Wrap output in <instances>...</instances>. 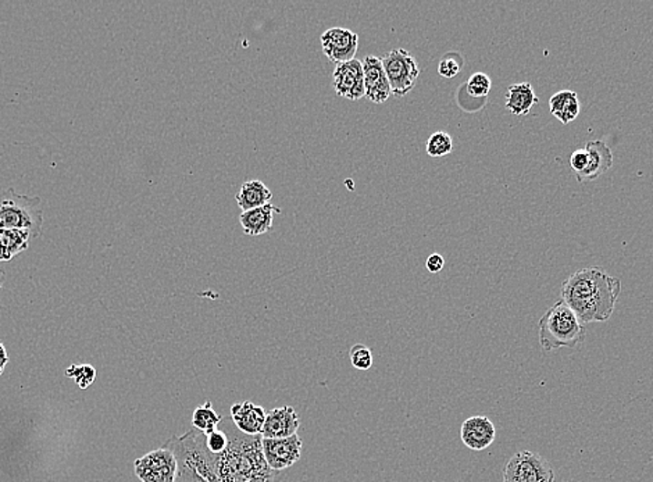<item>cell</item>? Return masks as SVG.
I'll return each mask as SVG.
<instances>
[{"label": "cell", "mask_w": 653, "mask_h": 482, "mask_svg": "<svg viewBox=\"0 0 653 482\" xmlns=\"http://www.w3.org/2000/svg\"><path fill=\"white\" fill-rule=\"evenodd\" d=\"M621 292V281L599 267H587L562 283V301L581 324L604 323L612 317Z\"/></svg>", "instance_id": "cell-1"}, {"label": "cell", "mask_w": 653, "mask_h": 482, "mask_svg": "<svg viewBox=\"0 0 653 482\" xmlns=\"http://www.w3.org/2000/svg\"><path fill=\"white\" fill-rule=\"evenodd\" d=\"M539 344L546 352L560 348H576L586 339V328L575 312L560 299L549 307L538 323Z\"/></svg>", "instance_id": "cell-2"}, {"label": "cell", "mask_w": 653, "mask_h": 482, "mask_svg": "<svg viewBox=\"0 0 653 482\" xmlns=\"http://www.w3.org/2000/svg\"><path fill=\"white\" fill-rule=\"evenodd\" d=\"M44 227V203L41 198L21 195L15 190H0V229L26 230L33 238Z\"/></svg>", "instance_id": "cell-3"}, {"label": "cell", "mask_w": 653, "mask_h": 482, "mask_svg": "<svg viewBox=\"0 0 653 482\" xmlns=\"http://www.w3.org/2000/svg\"><path fill=\"white\" fill-rule=\"evenodd\" d=\"M383 67L395 97H404L413 89L420 76L419 63L403 47H396L383 56Z\"/></svg>", "instance_id": "cell-4"}, {"label": "cell", "mask_w": 653, "mask_h": 482, "mask_svg": "<svg viewBox=\"0 0 653 482\" xmlns=\"http://www.w3.org/2000/svg\"><path fill=\"white\" fill-rule=\"evenodd\" d=\"M554 467L530 450L515 453L504 468V482H555Z\"/></svg>", "instance_id": "cell-5"}, {"label": "cell", "mask_w": 653, "mask_h": 482, "mask_svg": "<svg viewBox=\"0 0 653 482\" xmlns=\"http://www.w3.org/2000/svg\"><path fill=\"white\" fill-rule=\"evenodd\" d=\"M135 474L142 482H176L179 462L168 447L153 450L134 462Z\"/></svg>", "instance_id": "cell-6"}, {"label": "cell", "mask_w": 653, "mask_h": 482, "mask_svg": "<svg viewBox=\"0 0 653 482\" xmlns=\"http://www.w3.org/2000/svg\"><path fill=\"white\" fill-rule=\"evenodd\" d=\"M302 439L296 436L290 438H261V452L270 470L280 471L295 465L302 456Z\"/></svg>", "instance_id": "cell-7"}, {"label": "cell", "mask_w": 653, "mask_h": 482, "mask_svg": "<svg viewBox=\"0 0 653 482\" xmlns=\"http://www.w3.org/2000/svg\"><path fill=\"white\" fill-rule=\"evenodd\" d=\"M321 46L324 55L335 65L351 62L358 52L359 36L348 28L334 26L322 33Z\"/></svg>", "instance_id": "cell-8"}, {"label": "cell", "mask_w": 653, "mask_h": 482, "mask_svg": "<svg viewBox=\"0 0 653 482\" xmlns=\"http://www.w3.org/2000/svg\"><path fill=\"white\" fill-rule=\"evenodd\" d=\"M332 82L337 95L349 100H361L366 97L363 66L361 60L340 63L335 66Z\"/></svg>", "instance_id": "cell-9"}, {"label": "cell", "mask_w": 653, "mask_h": 482, "mask_svg": "<svg viewBox=\"0 0 653 482\" xmlns=\"http://www.w3.org/2000/svg\"><path fill=\"white\" fill-rule=\"evenodd\" d=\"M362 66H363L364 89H366L367 99L377 103V105L387 102L393 91H391L390 81H388L380 57L374 55L366 56Z\"/></svg>", "instance_id": "cell-10"}, {"label": "cell", "mask_w": 653, "mask_h": 482, "mask_svg": "<svg viewBox=\"0 0 653 482\" xmlns=\"http://www.w3.org/2000/svg\"><path fill=\"white\" fill-rule=\"evenodd\" d=\"M460 438L469 449L484 450L496 438L495 426L485 415L467 418L460 428Z\"/></svg>", "instance_id": "cell-11"}, {"label": "cell", "mask_w": 653, "mask_h": 482, "mask_svg": "<svg viewBox=\"0 0 653 482\" xmlns=\"http://www.w3.org/2000/svg\"><path fill=\"white\" fill-rule=\"evenodd\" d=\"M299 430V417L291 406L277 407L267 413L266 423L261 430V438L281 439L296 436Z\"/></svg>", "instance_id": "cell-12"}, {"label": "cell", "mask_w": 653, "mask_h": 482, "mask_svg": "<svg viewBox=\"0 0 653 482\" xmlns=\"http://www.w3.org/2000/svg\"><path fill=\"white\" fill-rule=\"evenodd\" d=\"M589 152V163L581 173L576 174L578 182H589L604 176L613 166V153L604 140H589L586 145Z\"/></svg>", "instance_id": "cell-13"}, {"label": "cell", "mask_w": 653, "mask_h": 482, "mask_svg": "<svg viewBox=\"0 0 653 482\" xmlns=\"http://www.w3.org/2000/svg\"><path fill=\"white\" fill-rule=\"evenodd\" d=\"M267 413L263 407L247 401L231 407V417L235 427L250 436H260L266 423Z\"/></svg>", "instance_id": "cell-14"}, {"label": "cell", "mask_w": 653, "mask_h": 482, "mask_svg": "<svg viewBox=\"0 0 653 482\" xmlns=\"http://www.w3.org/2000/svg\"><path fill=\"white\" fill-rule=\"evenodd\" d=\"M280 213V208L274 206L273 203L260 206V208L252 209V210L242 211L240 216V225H242L243 232L250 237H258V235L266 234L267 231L273 229L274 213Z\"/></svg>", "instance_id": "cell-15"}, {"label": "cell", "mask_w": 653, "mask_h": 482, "mask_svg": "<svg viewBox=\"0 0 653 482\" xmlns=\"http://www.w3.org/2000/svg\"><path fill=\"white\" fill-rule=\"evenodd\" d=\"M539 102L530 82L510 85L506 91V108L515 116H525Z\"/></svg>", "instance_id": "cell-16"}, {"label": "cell", "mask_w": 653, "mask_h": 482, "mask_svg": "<svg viewBox=\"0 0 653 482\" xmlns=\"http://www.w3.org/2000/svg\"><path fill=\"white\" fill-rule=\"evenodd\" d=\"M271 200H273V192L260 179H250V181L245 182L235 196L238 206L243 211L252 210V209L271 203L270 202Z\"/></svg>", "instance_id": "cell-17"}, {"label": "cell", "mask_w": 653, "mask_h": 482, "mask_svg": "<svg viewBox=\"0 0 653 482\" xmlns=\"http://www.w3.org/2000/svg\"><path fill=\"white\" fill-rule=\"evenodd\" d=\"M549 108H551L552 115L560 123L570 124L580 115L581 105L580 100H578V95L575 91H570V89L556 92L549 99Z\"/></svg>", "instance_id": "cell-18"}, {"label": "cell", "mask_w": 653, "mask_h": 482, "mask_svg": "<svg viewBox=\"0 0 653 482\" xmlns=\"http://www.w3.org/2000/svg\"><path fill=\"white\" fill-rule=\"evenodd\" d=\"M33 238L26 230L0 229V262H9L28 249Z\"/></svg>", "instance_id": "cell-19"}, {"label": "cell", "mask_w": 653, "mask_h": 482, "mask_svg": "<svg viewBox=\"0 0 653 482\" xmlns=\"http://www.w3.org/2000/svg\"><path fill=\"white\" fill-rule=\"evenodd\" d=\"M220 421L221 415L214 412L210 401L206 402L202 406L197 407L194 415H192V424H194L195 430L203 434L213 433L214 430H217V426Z\"/></svg>", "instance_id": "cell-20"}, {"label": "cell", "mask_w": 653, "mask_h": 482, "mask_svg": "<svg viewBox=\"0 0 653 482\" xmlns=\"http://www.w3.org/2000/svg\"><path fill=\"white\" fill-rule=\"evenodd\" d=\"M425 150L431 158H444L454 150V139L448 132H434L427 139Z\"/></svg>", "instance_id": "cell-21"}, {"label": "cell", "mask_w": 653, "mask_h": 482, "mask_svg": "<svg viewBox=\"0 0 653 482\" xmlns=\"http://www.w3.org/2000/svg\"><path fill=\"white\" fill-rule=\"evenodd\" d=\"M491 87H493V81L484 73L473 74V76L467 79L466 85H464L467 94H469L470 97H477V99L488 97Z\"/></svg>", "instance_id": "cell-22"}, {"label": "cell", "mask_w": 653, "mask_h": 482, "mask_svg": "<svg viewBox=\"0 0 653 482\" xmlns=\"http://www.w3.org/2000/svg\"><path fill=\"white\" fill-rule=\"evenodd\" d=\"M203 442H205L206 449L214 455V456H220L229 449L230 438L229 434L226 431L214 430L210 434H203Z\"/></svg>", "instance_id": "cell-23"}, {"label": "cell", "mask_w": 653, "mask_h": 482, "mask_svg": "<svg viewBox=\"0 0 653 482\" xmlns=\"http://www.w3.org/2000/svg\"><path fill=\"white\" fill-rule=\"evenodd\" d=\"M66 375L74 378L79 388L87 389L94 383L95 378H97V372H95V368L89 364L71 365L67 372H66Z\"/></svg>", "instance_id": "cell-24"}, {"label": "cell", "mask_w": 653, "mask_h": 482, "mask_svg": "<svg viewBox=\"0 0 653 482\" xmlns=\"http://www.w3.org/2000/svg\"><path fill=\"white\" fill-rule=\"evenodd\" d=\"M464 67V59L457 53H446L438 65V74L444 78H454Z\"/></svg>", "instance_id": "cell-25"}, {"label": "cell", "mask_w": 653, "mask_h": 482, "mask_svg": "<svg viewBox=\"0 0 653 482\" xmlns=\"http://www.w3.org/2000/svg\"><path fill=\"white\" fill-rule=\"evenodd\" d=\"M349 357H351V363L356 370H362L366 372L372 365V354L366 345L362 344H356L352 346L351 352H349Z\"/></svg>", "instance_id": "cell-26"}, {"label": "cell", "mask_w": 653, "mask_h": 482, "mask_svg": "<svg viewBox=\"0 0 653 482\" xmlns=\"http://www.w3.org/2000/svg\"><path fill=\"white\" fill-rule=\"evenodd\" d=\"M589 163V152L586 147L578 148L577 150L571 153L570 156V166L571 169L575 171V174L581 173L587 169Z\"/></svg>", "instance_id": "cell-27"}, {"label": "cell", "mask_w": 653, "mask_h": 482, "mask_svg": "<svg viewBox=\"0 0 653 482\" xmlns=\"http://www.w3.org/2000/svg\"><path fill=\"white\" fill-rule=\"evenodd\" d=\"M176 482H208L203 479L194 468L179 462V474H177Z\"/></svg>", "instance_id": "cell-28"}, {"label": "cell", "mask_w": 653, "mask_h": 482, "mask_svg": "<svg viewBox=\"0 0 653 482\" xmlns=\"http://www.w3.org/2000/svg\"><path fill=\"white\" fill-rule=\"evenodd\" d=\"M444 266H445V261L438 253L431 254V256H428L427 262H425V267L430 272H443Z\"/></svg>", "instance_id": "cell-29"}, {"label": "cell", "mask_w": 653, "mask_h": 482, "mask_svg": "<svg viewBox=\"0 0 653 482\" xmlns=\"http://www.w3.org/2000/svg\"><path fill=\"white\" fill-rule=\"evenodd\" d=\"M7 363H9V356H7L4 344L0 343V374L5 372V367H6Z\"/></svg>", "instance_id": "cell-30"}, {"label": "cell", "mask_w": 653, "mask_h": 482, "mask_svg": "<svg viewBox=\"0 0 653 482\" xmlns=\"http://www.w3.org/2000/svg\"><path fill=\"white\" fill-rule=\"evenodd\" d=\"M5 280H6V272L0 267V290L4 288Z\"/></svg>", "instance_id": "cell-31"}]
</instances>
